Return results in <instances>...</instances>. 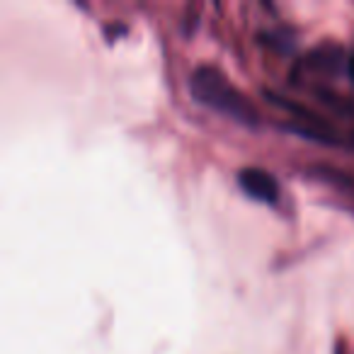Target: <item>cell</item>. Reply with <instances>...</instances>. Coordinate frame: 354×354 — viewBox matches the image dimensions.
Segmentation results:
<instances>
[{"instance_id":"3957f363","label":"cell","mask_w":354,"mask_h":354,"mask_svg":"<svg viewBox=\"0 0 354 354\" xmlns=\"http://www.w3.org/2000/svg\"><path fill=\"white\" fill-rule=\"evenodd\" d=\"M337 354H347V352H344V349H337Z\"/></svg>"},{"instance_id":"6da1fadb","label":"cell","mask_w":354,"mask_h":354,"mask_svg":"<svg viewBox=\"0 0 354 354\" xmlns=\"http://www.w3.org/2000/svg\"><path fill=\"white\" fill-rule=\"evenodd\" d=\"M189 90L197 102H202L214 112H221L236 122L248 124V127H257L260 122L255 104L214 66H199L189 78Z\"/></svg>"},{"instance_id":"7a4b0ae2","label":"cell","mask_w":354,"mask_h":354,"mask_svg":"<svg viewBox=\"0 0 354 354\" xmlns=\"http://www.w3.org/2000/svg\"><path fill=\"white\" fill-rule=\"evenodd\" d=\"M238 185L255 202L274 204L279 199V183L262 167H243L238 172Z\"/></svg>"}]
</instances>
